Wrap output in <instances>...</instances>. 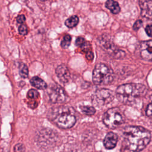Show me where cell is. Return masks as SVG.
I'll list each match as a JSON object with an SVG mask.
<instances>
[{
    "mask_svg": "<svg viewBox=\"0 0 152 152\" xmlns=\"http://www.w3.org/2000/svg\"><path fill=\"white\" fill-rule=\"evenodd\" d=\"M122 136V150L124 152H140L151 140V132L140 126L125 127Z\"/></svg>",
    "mask_w": 152,
    "mask_h": 152,
    "instance_id": "obj_1",
    "label": "cell"
},
{
    "mask_svg": "<svg viewBox=\"0 0 152 152\" xmlns=\"http://www.w3.org/2000/svg\"><path fill=\"white\" fill-rule=\"evenodd\" d=\"M48 117L56 125L62 129L72 127L77 121L74 109L68 106L51 108L48 113Z\"/></svg>",
    "mask_w": 152,
    "mask_h": 152,
    "instance_id": "obj_2",
    "label": "cell"
},
{
    "mask_svg": "<svg viewBox=\"0 0 152 152\" xmlns=\"http://www.w3.org/2000/svg\"><path fill=\"white\" fill-rule=\"evenodd\" d=\"M147 88L141 84L127 83L118 87L116 95L118 100L127 105L134 104L147 93Z\"/></svg>",
    "mask_w": 152,
    "mask_h": 152,
    "instance_id": "obj_3",
    "label": "cell"
},
{
    "mask_svg": "<svg viewBox=\"0 0 152 152\" xmlns=\"http://www.w3.org/2000/svg\"><path fill=\"white\" fill-rule=\"evenodd\" d=\"M113 80V70L106 64H97L93 71V81L96 85H107Z\"/></svg>",
    "mask_w": 152,
    "mask_h": 152,
    "instance_id": "obj_4",
    "label": "cell"
},
{
    "mask_svg": "<svg viewBox=\"0 0 152 152\" xmlns=\"http://www.w3.org/2000/svg\"><path fill=\"white\" fill-rule=\"evenodd\" d=\"M103 121L109 128L115 129L124 122V115L119 108H110L104 113Z\"/></svg>",
    "mask_w": 152,
    "mask_h": 152,
    "instance_id": "obj_5",
    "label": "cell"
},
{
    "mask_svg": "<svg viewBox=\"0 0 152 152\" xmlns=\"http://www.w3.org/2000/svg\"><path fill=\"white\" fill-rule=\"evenodd\" d=\"M114 99L113 91L106 88L97 90L92 97V102L94 106L100 107L110 103Z\"/></svg>",
    "mask_w": 152,
    "mask_h": 152,
    "instance_id": "obj_6",
    "label": "cell"
},
{
    "mask_svg": "<svg viewBox=\"0 0 152 152\" xmlns=\"http://www.w3.org/2000/svg\"><path fill=\"white\" fill-rule=\"evenodd\" d=\"M49 100L53 103H62L66 99L64 90L58 84L51 86L48 92Z\"/></svg>",
    "mask_w": 152,
    "mask_h": 152,
    "instance_id": "obj_7",
    "label": "cell"
},
{
    "mask_svg": "<svg viewBox=\"0 0 152 152\" xmlns=\"http://www.w3.org/2000/svg\"><path fill=\"white\" fill-rule=\"evenodd\" d=\"M138 55L142 59L151 61L152 42L151 40L141 42L137 47Z\"/></svg>",
    "mask_w": 152,
    "mask_h": 152,
    "instance_id": "obj_8",
    "label": "cell"
},
{
    "mask_svg": "<svg viewBox=\"0 0 152 152\" xmlns=\"http://www.w3.org/2000/svg\"><path fill=\"white\" fill-rule=\"evenodd\" d=\"M56 74L59 80L64 83L68 82L70 78V72L66 65L61 64L56 69Z\"/></svg>",
    "mask_w": 152,
    "mask_h": 152,
    "instance_id": "obj_9",
    "label": "cell"
},
{
    "mask_svg": "<svg viewBox=\"0 0 152 152\" xmlns=\"http://www.w3.org/2000/svg\"><path fill=\"white\" fill-rule=\"evenodd\" d=\"M139 5L141 8V14L144 17L148 19L151 18L152 14V1H140Z\"/></svg>",
    "mask_w": 152,
    "mask_h": 152,
    "instance_id": "obj_10",
    "label": "cell"
},
{
    "mask_svg": "<svg viewBox=\"0 0 152 152\" xmlns=\"http://www.w3.org/2000/svg\"><path fill=\"white\" fill-rule=\"evenodd\" d=\"M118 138L116 134L113 132H108L103 140V144L105 148L110 150L115 147L118 141Z\"/></svg>",
    "mask_w": 152,
    "mask_h": 152,
    "instance_id": "obj_11",
    "label": "cell"
},
{
    "mask_svg": "<svg viewBox=\"0 0 152 152\" xmlns=\"http://www.w3.org/2000/svg\"><path fill=\"white\" fill-rule=\"evenodd\" d=\"M30 83L33 87L39 90H45L48 87L46 83L37 76L32 77L30 80Z\"/></svg>",
    "mask_w": 152,
    "mask_h": 152,
    "instance_id": "obj_12",
    "label": "cell"
},
{
    "mask_svg": "<svg viewBox=\"0 0 152 152\" xmlns=\"http://www.w3.org/2000/svg\"><path fill=\"white\" fill-rule=\"evenodd\" d=\"M105 7L114 14H118L121 11V8L118 2L113 0H108L105 3Z\"/></svg>",
    "mask_w": 152,
    "mask_h": 152,
    "instance_id": "obj_13",
    "label": "cell"
},
{
    "mask_svg": "<svg viewBox=\"0 0 152 152\" xmlns=\"http://www.w3.org/2000/svg\"><path fill=\"white\" fill-rule=\"evenodd\" d=\"M39 93L37 90H34V89H30L28 93H27V97L30 99L31 100H32V103L29 104V106L31 108H35L37 107V103L36 101V100L39 97Z\"/></svg>",
    "mask_w": 152,
    "mask_h": 152,
    "instance_id": "obj_14",
    "label": "cell"
},
{
    "mask_svg": "<svg viewBox=\"0 0 152 152\" xmlns=\"http://www.w3.org/2000/svg\"><path fill=\"white\" fill-rule=\"evenodd\" d=\"M79 22V18L77 15H74L69 17L65 21V24L69 28H73L75 27Z\"/></svg>",
    "mask_w": 152,
    "mask_h": 152,
    "instance_id": "obj_15",
    "label": "cell"
},
{
    "mask_svg": "<svg viewBox=\"0 0 152 152\" xmlns=\"http://www.w3.org/2000/svg\"><path fill=\"white\" fill-rule=\"evenodd\" d=\"M19 74L20 75L24 78L27 77L28 75V69L27 65L24 64H20L19 66Z\"/></svg>",
    "mask_w": 152,
    "mask_h": 152,
    "instance_id": "obj_16",
    "label": "cell"
},
{
    "mask_svg": "<svg viewBox=\"0 0 152 152\" xmlns=\"http://www.w3.org/2000/svg\"><path fill=\"white\" fill-rule=\"evenodd\" d=\"M80 108L83 113L87 115H93L96 112L95 109L92 106H81Z\"/></svg>",
    "mask_w": 152,
    "mask_h": 152,
    "instance_id": "obj_17",
    "label": "cell"
},
{
    "mask_svg": "<svg viewBox=\"0 0 152 152\" xmlns=\"http://www.w3.org/2000/svg\"><path fill=\"white\" fill-rule=\"evenodd\" d=\"M71 36L69 34H66L64 36L62 40L61 41V46L64 49H66L71 44Z\"/></svg>",
    "mask_w": 152,
    "mask_h": 152,
    "instance_id": "obj_18",
    "label": "cell"
},
{
    "mask_svg": "<svg viewBox=\"0 0 152 152\" xmlns=\"http://www.w3.org/2000/svg\"><path fill=\"white\" fill-rule=\"evenodd\" d=\"M81 49V50L86 53V54L91 50H90L91 49V45L90 43L88 42H87V41H85L83 45L80 46Z\"/></svg>",
    "mask_w": 152,
    "mask_h": 152,
    "instance_id": "obj_19",
    "label": "cell"
},
{
    "mask_svg": "<svg viewBox=\"0 0 152 152\" xmlns=\"http://www.w3.org/2000/svg\"><path fill=\"white\" fill-rule=\"evenodd\" d=\"M18 31L19 33L21 35H26L27 34L28 30L27 27L25 24H21L19 27H18Z\"/></svg>",
    "mask_w": 152,
    "mask_h": 152,
    "instance_id": "obj_20",
    "label": "cell"
},
{
    "mask_svg": "<svg viewBox=\"0 0 152 152\" xmlns=\"http://www.w3.org/2000/svg\"><path fill=\"white\" fill-rule=\"evenodd\" d=\"M24 147L23 144L21 143L17 144L14 147V151L15 152H24Z\"/></svg>",
    "mask_w": 152,
    "mask_h": 152,
    "instance_id": "obj_21",
    "label": "cell"
},
{
    "mask_svg": "<svg viewBox=\"0 0 152 152\" xmlns=\"http://www.w3.org/2000/svg\"><path fill=\"white\" fill-rule=\"evenodd\" d=\"M142 21L141 20H138L134 24L132 28L134 30H138L139 28H140L142 27Z\"/></svg>",
    "mask_w": 152,
    "mask_h": 152,
    "instance_id": "obj_22",
    "label": "cell"
},
{
    "mask_svg": "<svg viewBox=\"0 0 152 152\" xmlns=\"http://www.w3.org/2000/svg\"><path fill=\"white\" fill-rule=\"evenodd\" d=\"M85 39L83 38V37H78V38H77L76 40H75V45L78 46H81L83 43L85 42Z\"/></svg>",
    "mask_w": 152,
    "mask_h": 152,
    "instance_id": "obj_23",
    "label": "cell"
},
{
    "mask_svg": "<svg viewBox=\"0 0 152 152\" xmlns=\"http://www.w3.org/2000/svg\"><path fill=\"white\" fill-rule=\"evenodd\" d=\"M17 21L18 23L20 24H23L25 21H26V17L24 15L21 14V15H19L17 17Z\"/></svg>",
    "mask_w": 152,
    "mask_h": 152,
    "instance_id": "obj_24",
    "label": "cell"
},
{
    "mask_svg": "<svg viewBox=\"0 0 152 152\" xmlns=\"http://www.w3.org/2000/svg\"><path fill=\"white\" fill-rule=\"evenodd\" d=\"M151 28H152V26L151 24H148L146 26L145 28V32L147 34V35L150 37H151Z\"/></svg>",
    "mask_w": 152,
    "mask_h": 152,
    "instance_id": "obj_25",
    "label": "cell"
},
{
    "mask_svg": "<svg viewBox=\"0 0 152 152\" xmlns=\"http://www.w3.org/2000/svg\"><path fill=\"white\" fill-rule=\"evenodd\" d=\"M145 113L148 116H150L151 115V103H149L148 104L145 110Z\"/></svg>",
    "mask_w": 152,
    "mask_h": 152,
    "instance_id": "obj_26",
    "label": "cell"
},
{
    "mask_svg": "<svg viewBox=\"0 0 152 152\" xmlns=\"http://www.w3.org/2000/svg\"><path fill=\"white\" fill-rule=\"evenodd\" d=\"M86 58L88 60L92 61L94 58V54H93L92 51H90V52H88L86 54Z\"/></svg>",
    "mask_w": 152,
    "mask_h": 152,
    "instance_id": "obj_27",
    "label": "cell"
}]
</instances>
